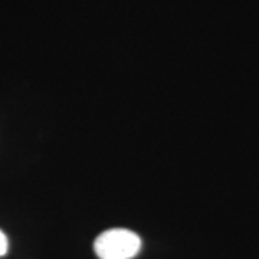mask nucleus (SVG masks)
<instances>
[{
	"label": "nucleus",
	"instance_id": "2",
	"mask_svg": "<svg viewBox=\"0 0 259 259\" xmlns=\"http://www.w3.org/2000/svg\"><path fill=\"white\" fill-rule=\"evenodd\" d=\"M8 248H9V243H8V238L3 232L0 231V256L6 255L8 252Z\"/></svg>",
	"mask_w": 259,
	"mask_h": 259
},
{
	"label": "nucleus",
	"instance_id": "1",
	"mask_svg": "<svg viewBox=\"0 0 259 259\" xmlns=\"http://www.w3.org/2000/svg\"><path fill=\"white\" fill-rule=\"evenodd\" d=\"M141 239L128 229H110L101 233L94 243L100 259H131L139 253Z\"/></svg>",
	"mask_w": 259,
	"mask_h": 259
}]
</instances>
